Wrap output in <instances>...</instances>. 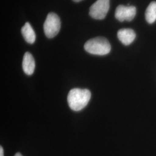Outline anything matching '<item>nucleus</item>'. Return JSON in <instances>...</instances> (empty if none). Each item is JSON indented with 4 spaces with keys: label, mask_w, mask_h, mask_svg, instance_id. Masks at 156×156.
Wrapping results in <instances>:
<instances>
[{
    "label": "nucleus",
    "mask_w": 156,
    "mask_h": 156,
    "mask_svg": "<svg viewBox=\"0 0 156 156\" xmlns=\"http://www.w3.org/2000/svg\"><path fill=\"white\" fill-rule=\"evenodd\" d=\"M110 0H97L90 8V16L97 20L104 19L110 7Z\"/></svg>",
    "instance_id": "4"
},
{
    "label": "nucleus",
    "mask_w": 156,
    "mask_h": 156,
    "mask_svg": "<svg viewBox=\"0 0 156 156\" xmlns=\"http://www.w3.org/2000/svg\"><path fill=\"white\" fill-rule=\"evenodd\" d=\"M136 9L134 6H124L120 5L116 8L115 17L119 21L131 22L136 16Z\"/></svg>",
    "instance_id": "5"
},
{
    "label": "nucleus",
    "mask_w": 156,
    "mask_h": 156,
    "mask_svg": "<svg viewBox=\"0 0 156 156\" xmlns=\"http://www.w3.org/2000/svg\"><path fill=\"white\" fill-rule=\"evenodd\" d=\"M23 156L22 154H21V153H16L15 154V156Z\"/></svg>",
    "instance_id": "11"
},
{
    "label": "nucleus",
    "mask_w": 156,
    "mask_h": 156,
    "mask_svg": "<svg viewBox=\"0 0 156 156\" xmlns=\"http://www.w3.org/2000/svg\"><path fill=\"white\" fill-rule=\"evenodd\" d=\"M21 31L24 38L27 43L33 44L35 42L36 39L35 33L34 31L33 28L29 23H25V24L22 28Z\"/></svg>",
    "instance_id": "8"
},
{
    "label": "nucleus",
    "mask_w": 156,
    "mask_h": 156,
    "mask_svg": "<svg viewBox=\"0 0 156 156\" xmlns=\"http://www.w3.org/2000/svg\"><path fill=\"white\" fill-rule=\"evenodd\" d=\"M145 18L149 24L155 22L156 20V2L153 1L147 6L145 12Z\"/></svg>",
    "instance_id": "9"
},
{
    "label": "nucleus",
    "mask_w": 156,
    "mask_h": 156,
    "mask_svg": "<svg viewBox=\"0 0 156 156\" xmlns=\"http://www.w3.org/2000/svg\"><path fill=\"white\" fill-rule=\"evenodd\" d=\"M84 48L90 54L100 56L106 55L111 50V46L108 39L102 37L89 39L85 43Z\"/></svg>",
    "instance_id": "2"
},
{
    "label": "nucleus",
    "mask_w": 156,
    "mask_h": 156,
    "mask_svg": "<svg viewBox=\"0 0 156 156\" xmlns=\"http://www.w3.org/2000/svg\"><path fill=\"white\" fill-rule=\"evenodd\" d=\"M91 98L89 90L75 88L69 92L67 101L69 108L74 111H80L87 106Z\"/></svg>",
    "instance_id": "1"
},
{
    "label": "nucleus",
    "mask_w": 156,
    "mask_h": 156,
    "mask_svg": "<svg viewBox=\"0 0 156 156\" xmlns=\"http://www.w3.org/2000/svg\"><path fill=\"white\" fill-rule=\"evenodd\" d=\"M61 28V21L59 16L53 12H50L47 15L44 24L45 35L52 38L58 34Z\"/></svg>",
    "instance_id": "3"
},
{
    "label": "nucleus",
    "mask_w": 156,
    "mask_h": 156,
    "mask_svg": "<svg viewBox=\"0 0 156 156\" xmlns=\"http://www.w3.org/2000/svg\"><path fill=\"white\" fill-rule=\"evenodd\" d=\"M22 67L23 71L27 75H31L35 70V62L33 55L26 52L23 56Z\"/></svg>",
    "instance_id": "7"
},
{
    "label": "nucleus",
    "mask_w": 156,
    "mask_h": 156,
    "mask_svg": "<svg viewBox=\"0 0 156 156\" xmlns=\"http://www.w3.org/2000/svg\"><path fill=\"white\" fill-rule=\"evenodd\" d=\"M0 156H4V150L2 146L0 147Z\"/></svg>",
    "instance_id": "10"
},
{
    "label": "nucleus",
    "mask_w": 156,
    "mask_h": 156,
    "mask_svg": "<svg viewBox=\"0 0 156 156\" xmlns=\"http://www.w3.org/2000/svg\"><path fill=\"white\" fill-rule=\"evenodd\" d=\"M117 37L123 44L128 46L133 42L136 38V34L131 28H123L118 31Z\"/></svg>",
    "instance_id": "6"
},
{
    "label": "nucleus",
    "mask_w": 156,
    "mask_h": 156,
    "mask_svg": "<svg viewBox=\"0 0 156 156\" xmlns=\"http://www.w3.org/2000/svg\"><path fill=\"white\" fill-rule=\"evenodd\" d=\"M73 1H75V2H80V1H82V0H73Z\"/></svg>",
    "instance_id": "12"
}]
</instances>
